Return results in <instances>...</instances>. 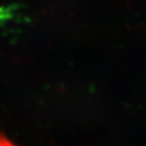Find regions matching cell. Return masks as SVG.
<instances>
[{"instance_id": "cell-1", "label": "cell", "mask_w": 146, "mask_h": 146, "mask_svg": "<svg viewBox=\"0 0 146 146\" xmlns=\"http://www.w3.org/2000/svg\"><path fill=\"white\" fill-rule=\"evenodd\" d=\"M0 146H17L4 135L0 134Z\"/></svg>"}]
</instances>
